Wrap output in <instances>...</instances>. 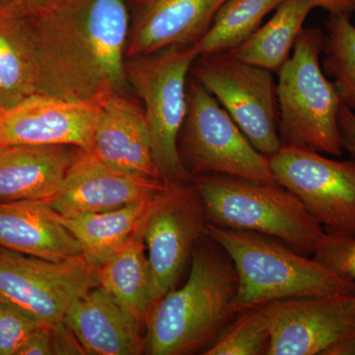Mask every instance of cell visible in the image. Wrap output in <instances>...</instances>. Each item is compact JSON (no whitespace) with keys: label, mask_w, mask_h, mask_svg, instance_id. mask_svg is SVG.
<instances>
[{"label":"cell","mask_w":355,"mask_h":355,"mask_svg":"<svg viewBox=\"0 0 355 355\" xmlns=\"http://www.w3.org/2000/svg\"><path fill=\"white\" fill-rule=\"evenodd\" d=\"M64 323L91 355H139L146 352L141 324L101 286L76 299Z\"/></svg>","instance_id":"obj_17"},{"label":"cell","mask_w":355,"mask_h":355,"mask_svg":"<svg viewBox=\"0 0 355 355\" xmlns=\"http://www.w3.org/2000/svg\"><path fill=\"white\" fill-rule=\"evenodd\" d=\"M209 223L275 238L314 256L327 232L297 197L277 183L224 175L193 178Z\"/></svg>","instance_id":"obj_4"},{"label":"cell","mask_w":355,"mask_h":355,"mask_svg":"<svg viewBox=\"0 0 355 355\" xmlns=\"http://www.w3.org/2000/svg\"><path fill=\"white\" fill-rule=\"evenodd\" d=\"M322 51L324 74L333 78L343 104L355 111V26L349 16L330 14Z\"/></svg>","instance_id":"obj_25"},{"label":"cell","mask_w":355,"mask_h":355,"mask_svg":"<svg viewBox=\"0 0 355 355\" xmlns=\"http://www.w3.org/2000/svg\"><path fill=\"white\" fill-rule=\"evenodd\" d=\"M191 265L186 284L168 292L149 312L147 354L207 352L237 315V272L225 250L207 233L196 245Z\"/></svg>","instance_id":"obj_2"},{"label":"cell","mask_w":355,"mask_h":355,"mask_svg":"<svg viewBox=\"0 0 355 355\" xmlns=\"http://www.w3.org/2000/svg\"><path fill=\"white\" fill-rule=\"evenodd\" d=\"M198 57L193 46H171L125 64L128 83L144 104L159 177L170 186L193 181L180 158L178 137L186 116L187 76Z\"/></svg>","instance_id":"obj_6"},{"label":"cell","mask_w":355,"mask_h":355,"mask_svg":"<svg viewBox=\"0 0 355 355\" xmlns=\"http://www.w3.org/2000/svg\"><path fill=\"white\" fill-rule=\"evenodd\" d=\"M263 307L270 334L266 355H327L355 335V295L284 299Z\"/></svg>","instance_id":"obj_12"},{"label":"cell","mask_w":355,"mask_h":355,"mask_svg":"<svg viewBox=\"0 0 355 355\" xmlns=\"http://www.w3.org/2000/svg\"><path fill=\"white\" fill-rule=\"evenodd\" d=\"M170 188L159 179L119 171L91 151L77 148L62 188L49 202L60 216L73 217L120 209Z\"/></svg>","instance_id":"obj_14"},{"label":"cell","mask_w":355,"mask_h":355,"mask_svg":"<svg viewBox=\"0 0 355 355\" xmlns=\"http://www.w3.org/2000/svg\"><path fill=\"white\" fill-rule=\"evenodd\" d=\"M144 230L98 268L99 286L108 291L141 326L146 324L153 309V282L144 244Z\"/></svg>","instance_id":"obj_22"},{"label":"cell","mask_w":355,"mask_h":355,"mask_svg":"<svg viewBox=\"0 0 355 355\" xmlns=\"http://www.w3.org/2000/svg\"><path fill=\"white\" fill-rule=\"evenodd\" d=\"M314 8L310 0H284L268 22L228 53L247 64L277 73L291 58L294 44Z\"/></svg>","instance_id":"obj_23"},{"label":"cell","mask_w":355,"mask_h":355,"mask_svg":"<svg viewBox=\"0 0 355 355\" xmlns=\"http://www.w3.org/2000/svg\"><path fill=\"white\" fill-rule=\"evenodd\" d=\"M0 110H1V109H0Z\"/></svg>","instance_id":"obj_35"},{"label":"cell","mask_w":355,"mask_h":355,"mask_svg":"<svg viewBox=\"0 0 355 355\" xmlns=\"http://www.w3.org/2000/svg\"><path fill=\"white\" fill-rule=\"evenodd\" d=\"M91 153L119 171L160 180L144 110L121 93L100 103Z\"/></svg>","instance_id":"obj_16"},{"label":"cell","mask_w":355,"mask_h":355,"mask_svg":"<svg viewBox=\"0 0 355 355\" xmlns=\"http://www.w3.org/2000/svg\"><path fill=\"white\" fill-rule=\"evenodd\" d=\"M78 147L0 146V200L50 202L64 184Z\"/></svg>","instance_id":"obj_19"},{"label":"cell","mask_w":355,"mask_h":355,"mask_svg":"<svg viewBox=\"0 0 355 355\" xmlns=\"http://www.w3.org/2000/svg\"><path fill=\"white\" fill-rule=\"evenodd\" d=\"M178 151L191 178L224 175L277 183L268 156L254 148L198 80L187 87V112L178 137Z\"/></svg>","instance_id":"obj_7"},{"label":"cell","mask_w":355,"mask_h":355,"mask_svg":"<svg viewBox=\"0 0 355 355\" xmlns=\"http://www.w3.org/2000/svg\"><path fill=\"white\" fill-rule=\"evenodd\" d=\"M51 1L53 0H0V2L12 4V6L18 7L23 12L29 16L35 15L43 10L44 7L48 6Z\"/></svg>","instance_id":"obj_33"},{"label":"cell","mask_w":355,"mask_h":355,"mask_svg":"<svg viewBox=\"0 0 355 355\" xmlns=\"http://www.w3.org/2000/svg\"><path fill=\"white\" fill-rule=\"evenodd\" d=\"M268 159L275 182L297 197L326 232L355 236V160H333L295 146H282Z\"/></svg>","instance_id":"obj_10"},{"label":"cell","mask_w":355,"mask_h":355,"mask_svg":"<svg viewBox=\"0 0 355 355\" xmlns=\"http://www.w3.org/2000/svg\"><path fill=\"white\" fill-rule=\"evenodd\" d=\"M161 195L108 211L73 217L60 216V218L80 244L84 256L99 268L114 252L146 229Z\"/></svg>","instance_id":"obj_21"},{"label":"cell","mask_w":355,"mask_h":355,"mask_svg":"<svg viewBox=\"0 0 355 355\" xmlns=\"http://www.w3.org/2000/svg\"><path fill=\"white\" fill-rule=\"evenodd\" d=\"M270 334L263 306L237 313L205 355H263L268 354Z\"/></svg>","instance_id":"obj_26"},{"label":"cell","mask_w":355,"mask_h":355,"mask_svg":"<svg viewBox=\"0 0 355 355\" xmlns=\"http://www.w3.org/2000/svg\"><path fill=\"white\" fill-rule=\"evenodd\" d=\"M284 0H226L217 11L209 29L193 44L198 55L234 50L259 27L268 14Z\"/></svg>","instance_id":"obj_24"},{"label":"cell","mask_w":355,"mask_h":355,"mask_svg":"<svg viewBox=\"0 0 355 355\" xmlns=\"http://www.w3.org/2000/svg\"><path fill=\"white\" fill-rule=\"evenodd\" d=\"M42 326L31 315L0 299V355H19L30 336Z\"/></svg>","instance_id":"obj_27"},{"label":"cell","mask_w":355,"mask_h":355,"mask_svg":"<svg viewBox=\"0 0 355 355\" xmlns=\"http://www.w3.org/2000/svg\"><path fill=\"white\" fill-rule=\"evenodd\" d=\"M191 69L196 80L216 98L257 150L266 156L279 150L277 83L270 70L230 53L198 55Z\"/></svg>","instance_id":"obj_8"},{"label":"cell","mask_w":355,"mask_h":355,"mask_svg":"<svg viewBox=\"0 0 355 355\" xmlns=\"http://www.w3.org/2000/svg\"><path fill=\"white\" fill-rule=\"evenodd\" d=\"M313 6L323 8L333 15L349 16L355 12V0H310Z\"/></svg>","instance_id":"obj_32"},{"label":"cell","mask_w":355,"mask_h":355,"mask_svg":"<svg viewBox=\"0 0 355 355\" xmlns=\"http://www.w3.org/2000/svg\"><path fill=\"white\" fill-rule=\"evenodd\" d=\"M324 38L319 28H303L291 58L277 72L279 137L282 146L340 156L338 118L343 102L320 64Z\"/></svg>","instance_id":"obj_5"},{"label":"cell","mask_w":355,"mask_h":355,"mask_svg":"<svg viewBox=\"0 0 355 355\" xmlns=\"http://www.w3.org/2000/svg\"><path fill=\"white\" fill-rule=\"evenodd\" d=\"M207 233L225 250L237 272L236 313L284 299L355 295V282L270 236L209 222Z\"/></svg>","instance_id":"obj_3"},{"label":"cell","mask_w":355,"mask_h":355,"mask_svg":"<svg viewBox=\"0 0 355 355\" xmlns=\"http://www.w3.org/2000/svg\"><path fill=\"white\" fill-rule=\"evenodd\" d=\"M99 286L98 266L84 254L50 261L0 247V299L51 328L69 306Z\"/></svg>","instance_id":"obj_9"},{"label":"cell","mask_w":355,"mask_h":355,"mask_svg":"<svg viewBox=\"0 0 355 355\" xmlns=\"http://www.w3.org/2000/svg\"><path fill=\"white\" fill-rule=\"evenodd\" d=\"M100 104L35 93L0 110V146L64 144L92 150Z\"/></svg>","instance_id":"obj_13"},{"label":"cell","mask_w":355,"mask_h":355,"mask_svg":"<svg viewBox=\"0 0 355 355\" xmlns=\"http://www.w3.org/2000/svg\"><path fill=\"white\" fill-rule=\"evenodd\" d=\"M38 93L100 104L128 86L125 0H53L29 16Z\"/></svg>","instance_id":"obj_1"},{"label":"cell","mask_w":355,"mask_h":355,"mask_svg":"<svg viewBox=\"0 0 355 355\" xmlns=\"http://www.w3.org/2000/svg\"><path fill=\"white\" fill-rule=\"evenodd\" d=\"M226 0H139L128 39L127 58L171 46H193L209 29Z\"/></svg>","instance_id":"obj_15"},{"label":"cell","mask_w":355,"mask_h":355,"mask_svg":"<svg viewBox=\"0 0 355 355\" xmlns=\"http://www.w3.org/2000/svg\"><path fill=\"white\" fill-rule=\"evenodd\" d=\"M202 198L193 182L175 184L159 198L144 230L153 282V307L176 288L198 240L207 234Z\"/></svg>","instance_id":"obj_11"},{"label":"cell","mask_w":355,"mask_h":355,"mask_svg":"<svg viewBox=\"0 0 355 355\" xmlns=\"http://www.w3.org/2000/svg\"><path fill=\"white\" fill-rule=\"evenodd\" d=\"M327 355H355V335L352 340L336 345Z\"/></svg>","instance_id":"obj_34"},{"label":"cell","mask_w":355,"mask_h":355,"mask_svg":"<svg viewBox=\"0 0 355 355\" xmlns=\"http://www.w3.org/2000/svg\"><path fill=\"white\" fill-rule=\"evenodd\" d=\"M0 247L57 261L83 254L76 238L46 200H0Z\"/></svg>","instance_id":"obj_18"},{"label":"cell","mask_w":355,"mask_h":355,"mask_svg":"<svg viewBox=\"0 0 355 355\" xmlns=\"http://www.w3.org/2000/svg\"><path fill=\"white\" fill-rule=\"evenodd\" d=\"M53 354V338L51 328L40 327L21 350L19 355H51Z\"/></svg>","instance_id":"obj_31"},{"label":"cell","mask_w":355,"mask_h":355,"mask_svg":"<svg viewBox=\"0 0 355 355\" xmlns=\"http://www.w3.org/2000/svg\"><path fill=\"white\" fill-rule=\"evenodd\" d=\"M313 258L338 277L355 282V236L327 232Z\"/></svg>","instance_id":"obj_28"},{"label":"cell","mask_w":355,"mask_h":355,"mask_svg":"<svg viewBox=\"0 0 355 355\" xmlns=\"http://www.w3.org/2000/svg\"><path fill=\"white\" fill-rule=\"evenodd\" d=\"M51 331L53 354H85L76 336L64 321L51 327Z\"/></svg>","instance_id":"obj_29"},{"label":"cell","mask_w":355,"mask_h":355,"mask_svg":"<svg viewBox=\"0 0 355 355\" xmlns=\"http://www.w3.org/2000/svg\"><path fill=\"white\" fill-rule=\"evenodd\" d=\"M338 130L343 148L345 149L355 160V113L345 105L340 106L338 112Z\"/></svg>","instance_id":"obj_30"},{"label":"cell","mask_w":355,"mask_h":355,"mask_svg":"<svg viewBox=\"0 0 355 355\" xmlns=\"http://www.w3.org/2000/svg\"><path fill=\"white\" fill-rule=\"evenodd\" d=\"M38 93V65L29 15L0 2V109Z\"/></svg>","instance_id":"obj_20"}]
</instances>
